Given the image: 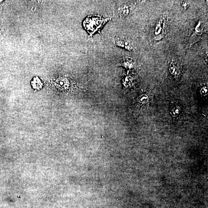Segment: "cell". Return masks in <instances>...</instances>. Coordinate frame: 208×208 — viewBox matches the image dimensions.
Masks as SVG:
<instances>
[{
	"label": "cell",
	"mask_w": 208,
	"mask_h": 208,
	"mask_svg": "<svg viewBox=\"0 0 208 208\" xmlns=\"http://www.w3.org/2000/svg\"><path fill=\"white\" fill-rule=\"evenodd\" d=\"M111 20V18H104L96 15H90L86 17L83 22V26L89 34L88 38L91 37L97 32L100 33L101 29Z\"/></svg>",
	"instance_id": "cell-1"
},
{
	"label": "cell",
	"mask_w": 208,
	"mask_h": 208,
	"mask_svg": "<svg viewBox=\"0 0 208 208\" xmlns=\"http://www.w3.org/2000/svg\"><path fill=\"white\" fill-rule=\"evenodd\" d=\"M114 43L118 46L124 48L129 50H132L133 48V43L125 39L116 37L114 38Z\"/></svg>",
	"instance_id": "cell-2"
},
{
	"label": "cell",
	"mask_w": 208,
	"mask_h": 208,
	"mask_svg": "<svg viewBox=\"0 0 208 208\" xmlns=\"http://www.w3.org/2000/svg\"><path fill=\"white\" fill-rule=\"evenodd\" d=\"M130 13V8L127 4L123 5L119 10V14L121 17H124L127 16Z\"/></svg>",
	"instance_id": "cell-3"
},
{
	"label": "cell",
	"mask_w": 208,
	"mask_h": 208,
	"mask_svg": "<svg viewBox=\"0 0 208 208\" xmlns=\"http://www.w3.org/2000/svg\"><path fill=\"white\" fill-rule=\"evenodd\" d=\"M123 65L126 68H130L131 67L134 66V61L133 58L130 57H125L123 60Z\"/></svg>",
	"instance_id": "cell-4"
},
{
	"label": "cell",
	"mask_w": 208,
	"mask_h": 208,
	"mask_svg": "<svg viewBox=\"0 0 208 208\" xmlns=\"http://www.w3.org/2000/svg\"><path fill=\"white\" fill-rule=\"evenodd\" d=\"M182 3V5L183 7H185V9H186V7H188V4H187L186 3L183 2Z\"/></svg>",
	"instance_id": "cell-5"
}]
</instances>
